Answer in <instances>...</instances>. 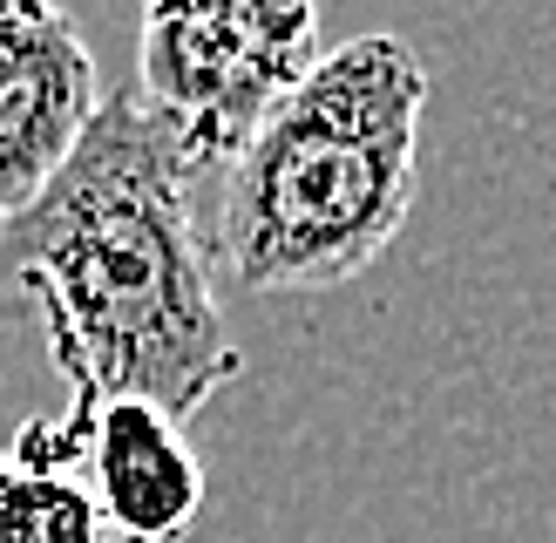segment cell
Here are the masks:
<instances>
[{"label":"cell","instance_id":"cell-1","mask_svg":"<svg viewBox=\"0 0 556 543\" xmlns=\"http://www.w3.org/2000/svg\"><path fill=\"white\" fill-rule=\"evenodd\" d=\"M198 163L136 81L96 102L35 204L0 217V319H35L68 407L150 401L190 421L244 353L211 286Z\"/></svg>","mask_w":556,"mask_h":543},{"label":"cell","instance_id":"cell-2","mask_svg":"<svg viewBox=\"0 0 556 543\" xmlns=\"http://www.w3.org/2000/svg\"><path fill=\"white\" fill-rule=\"evenodd\" d=\"M428 62L401 35H353L238 143L217 190L211 258L244 292L359 279L414 211Z\"/></svg>","mask_w":556,"mask_h":543},{"label":"cell","instance_id":"cell-3","mask_svg":"<svg viewBox=\"0 0 556 543\" xmlns=\"http://www.w3.org/2000/svg\"><path fill=\"white\" fill-rule=\"evenodd\" d=\"M319 54V0H143L136 96L198 171H225Z\"/></svg>","mask_w":556,"mask_h":543},{"label":"cell","instance_id":"cell-4","mask_svg":"<svg viewBox=\"0 0 556 543\" xmlns=\"http://www.w3.org/2000/svg\"><path fill=\"white\" fill-rule=\"evenodd\" d=\"M102 102L68 0H0V217L35 204Z\"/></svg>","mask_w":556,"mask_h":543},{"label":"cell","instance_id":"cell-5","mask_svg":"<svg viewBox=\"0 0 556 543\" xmlns=\"http://www.w3.org/2000/svg\"><path fill=\"white\" fill-rule=\"evenodd\" d=\"M81 482L116 543H184L204 509V462L184 421L150 401H109L89 415Z\"/></svg>","mask_w":556,"mask_h":543},{"label":"cell","instance_id":"cell-6","mask_svg":"<svg viewBox=\"0 0 556 543\" xmlns=\"http://www.w3.org/2000/svg\"><path fill=\"white\" fill-rule=\"evenodd\" d=\"M89 415H35L0 442V543H109L81 482Z\"/></svg>","mask_w":556,"mask_h":543}]
</instances>
